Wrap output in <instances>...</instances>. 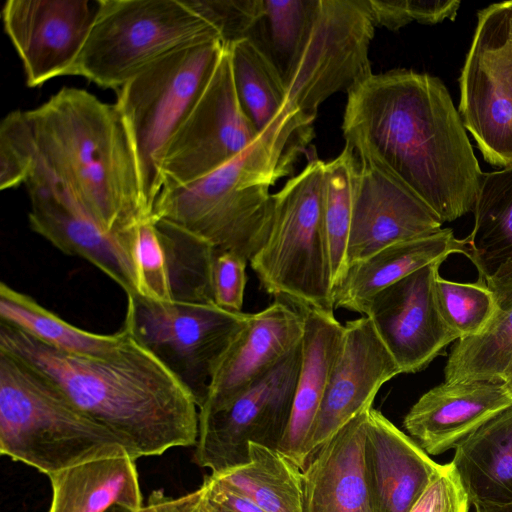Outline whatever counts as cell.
<instances>
[{
  "label": "cell",
  "instance_id": "1",
  "mask_svg": "<svg viewBox=\"0 0 512 512\" xmlns=\"http://www.w3.org/2000/svg\"><path fill=\"white\" fill-rule=\"evenodd\" d=\"M347 94L342 131L359 160L412 191L442 223L473 210L484 172L440 78L396 69Z\"/></svg>",
  "mask_w": 512,
  "mask_h": 512
},
{
  "label": "cell",
  "instance_id": "2",
  "mask_svg": "<svg viewBox=\"0 0 512 512\" xmlns=\"http://www.w3.org/2000/svg\"><path fill=\"white\" fill-rule=\"evenodd\" d=\"M0 351L54 384L135 460L196 445L199 411L195 399L130 335L117 353L97 358L63 352L0 322Z\"/></svg>",
  "mask_w": 512,
  "mask_h": 512
},
{
  "label": "cell",
  "instance_id": "3",
  "mask_svg": "<svg viewBox=\"0 0 512 512\" xmlns=\"http://www.w3.org/2000/svg\"><path fill=\"white\" fill-rule=\"evenodd\" d=\"M25 117L32 168L63 185L105 230L128 232L151 217L133 145L116 104L102 102L86 90L63 87L41 106L25 111Z\"/></svg>",
  "mask_w": 512,
  "mask_h": 512
},
{
  "label": "cell",
  "instance_id": "4",
  "mask_svg": "<svg viewBox=\"0 0 512 512\" xmlns=\"http://www.w3.org/2000/svg\"><path fill=\"white\" fill-rule=\"evenodd\" d=\"M313 121L297 109L290 110L217 170L181 186L162 188L151 218L249 261L269 230L273 209L270 188L291 174L299 156L307 152Z\"/></svg>",
  "mask_w": 512,
  "mask_h": 512
},
{
  "label": "cell",
  "instance_id": "5",
  "mask_svg": "<svg viewBox=\"0 0 512 512\" xmlns=\"http://www.w3.org/2000/svg\"><path fill=\"white\" fill-rule=\"evenodd\" d=\"M374 28L368 0H262L248 38L275 66L289 106L315 119L327 98L373 74Z\"/></svg>",
  "mask_w": 512,
  "mask_h": 512
},
{
  "label": "cell",
  "instance_id": "6",
  "mask_svg": "<svg viewBox=\"0 0 512 512\" xmlns=\"http://www.w3.org/2000/svg\"><path fill=\"white\" fill-rule=\"evenodd\" d=\"M0 452L47 476L128 455L44 376L0 351Z\"/></svg>",
  "mask_w": 512,
  "mask_h": 512
},
{
  "label": "cell",
  "instance_id": "7",
  "mask_svg": "<svg viewBox=\"0 0 512 512\" xmlns=\"http://www.w3.org/2000/svg\"><path fill=\"white\" fill-rule=\"evenodd\" d=\"M325 162L304 169L272 194L266 239L249 260L262 288L298 309L334 314L331 254L323 217Z\"/></svg>",
  "mask_w": 512,
  "mask_h": 512
},
{
  "label": "cell",
  "instance_id": "8",
  "mask_svg": "<svg viewBox=\"0 0 512 512\" xmlns=\"http://www.w3.org/2000/svg\"><path fill=\"white\" fill-rule=\"evenodd\" d=\"M211 41L221 42L218 31L186 0H100L70 75L120 89L165 56Z\"/></svg>",
  "mask_w": 512,
  "mask_h": 512
},
{
  "label": "cell",
  "instance_id": "9",
  "mask_svg": "<svg viewBox=\"0 0 512 512\" xmlns=\"http://www.w3.org/2000/svg\"><path fill=\"white\" fill-rule=\"evenodd\" d=\"M225 48L211 41L175 51L119 89L116 105L133 145L150 216L163 188L166 149L204 92Z\"/></svg>",
  "mask_w": 512,
  "mask_h": 512
},
{
  "label": "cell",
  "instance_id": "10",
  "mask_svg": "<svg viewBox=\"0 0 512 512\" xmlns=\"http://www.w3.org/2000/svg\"><path fill=\"white\" fill-rule=\"evenodd\" d=\"M248 317L215 304L160 302L135 293L127 295L123 328L174 375L199 408Z\"/></svg>",
  "mask_w": 512,
  "mask_h": 512
},
{
  "label": "cell",
  "instance_id": "11",
  "mask_svg": "<svg viewBox=\"0 0 512 512\" xmlns=\"http://www.w3.org/2000/svg\"><path fill=\"white\" fill-rule=\"evenodd\" d=\"M458 112L484 160L512 165V1L478 11L459 77Z\"/></svg>",
  "mask_w": 512,
  "mask_h": 512
},
{
  "label": "cell",
  "instance_id": "12",
  "mask_svg": "<svg viewBox=\"0 0 512 512\" xmlns=\"http://www.w3.org/2000/svg\"><path fill=\"white\" fill-rule=\"evenodd\" d=\"M301 360L300 342L229 405L198 415L194 461L219 474L248 461L249 442L277 449L289 422Z\"/></svg>",
  "mask_w": 512,
  "mask_h": 512
},
{
  "label": "cell",
  "instance_id": "13",
  "mask_svg": "<svg viewBox=\"0 0 512 512\" xmlns=\"http://www.w3.org/2000/svg\"><path fill=\"white\" fill-rule=\"evenodd\" d=\"M260 135L239 104L226 47L204 92L166 149L163 188L181 186L217 170Z\"/></svg>",
  "mask_w": 512,
  "mask_h": 512
},
{
  "label": "cell",
  "instance_id": "14",
  "mask_svg": "<svg viewBox=\"0 0 512 512\" xmlns=\"http://www.w3.org/2000/svg\"><path fill=\"white\" fill-rule=\"evenodd\" d=\"M25 185L30 198L31 229L65 254L91 262L113 279L126 295L137 293L133 262L136 228L113 233L99 225L46 172L32 168Z\"/></svg>",
  "mask_w": 512,
  "mask_h": 512
},
{
  "label": "cell",
  "instance_id": "15",
  "mask_svg": "<svg viewBox=\"0 0 512 512\" xmlns=\"http://www.w3.org/2000/svg\"><path fill=\"white\" fill-rule=\"evenodd\" d=\"M100 0H8L2 21L29 87L70 75L94 25Z\"/></svg>",
  "mask_w": 512,
  "mask_h": 512
},
{
  "label": "cell",
  "instance_id": "16",
  "mask_svg": "<svg viewBox=\"0 0 512 512\" xmlns=\"http://www.w3.org/2000/svg\"><path fill=\"white\" fill-rule=\"evenodd\" d=\"M441 264H429L382 289L361 309L401 373L424 369L458 340L438 308L435 283Z\"/></svg>",
  "mask_w": 512,
  "mask_h": 512
},
{
  "label": "cell",
  "instance_id": "17",
  "mask_svg": "<svg viewBox=\"0 0 512 512\" xmlns=\"http://www.w3.org/2000/svg\"><path fill=\"white\" fill-rule=\"evenodd\" d=\"M401 374L371 321L363 316L344 325L340 349L305 447L309 458L349 420L373 406L387 381Z\"/></svg>",
  "mask_w": 512,
  "mask_h": 512
},
{
  "label": "cell",
  "instance_id": "18",
  "mask_svg": "<svg viewBox=\"0 0 512 512\" xmlns=\"http://www.w3.org/2000/svg\"><path fill=\"white\" fill-rule=\"evenodd\" d=\"M215 249L200 238L151 217L135 231L137 294L160 302L215 304L211 268Z\"/></svg>",
  "mask_w": 512,
  "mask_h": 512
},
{
  "label": "cell",
  "instance_id": "19",
  "mask_svg": "<svg viewBox=\"0 0 512 512\" xmlns=\"http://www.w3.org/2000/svg\"><path fill=\"white\" fill-rule=\"evenodd\" d=\"M442 224L412 191L369 162L360 160L346 269L387 246L436 233Z\"/></svg>",
  "mask_w": 512,
  "mask_h": 512
},
{
  "label": "cell",
  "instance_id": "20",
  "mask_svg": "<svg viewBox=\"0 0 512 512\" xmlns=\"http://www.w3.org/2000/svg\"><path fill=\"white\" fill-rule=\"evenodd\" d=\"M304 326L303 311L280 299L249 314L218 365L198 415L229 405L270 372L301 342Z\"/></svg>",
  "mask_w": 512,
  "mask_h": 512
},
{
  "label": "cell",
  "instance_id": "21",
  "mask_svg": "<svg viewBox=\"0 0 512 512\" xmlns=\"http://www.w3.org/2000/svg\"><path fill=\"white\" fill-rule=\"evenodd\" d=\"M511 406L503 381L443 382L418 399L403 426L428 455H438Z\"/></svg>",
  "mask_w": 512,
  "mask_h": 512
},
{
  "label": "cell",
  "instance_id": "22",
  "mask_svg": "<svg viewBox=\"0 0 512 512\" xmlns=\"http://www.w3.org/2000/svg\"><path fill=\"white\" fill-rule=\"evenodd\" d=\"M365 466L374 512H409L442 468L373 406L366 424Z\"/></svg>",
  "mask_w": 512,
  "mask_h": 512
},
{
  "label": "cell",
  "instance_id": "23",
  "mask_svg": "<svg viewBox=\"0 0 512 512\" xmlns=\"http://www.w3.org/2000/svg\"><path fill=\"white\" fill-rule=\"evenodd\" d=\"M370 408L349 420L309 458L302 470L303 512H374L365 466Z\"/></svg>",
  "mask_w": 512,
  "mask_h": 512
},
{
  "label": "cell",
  "instance_id": "24",
  "mask_svg": "<svg viewBox=\"0 0 512 512\" xmlns=\"http://www.w3.org/2000/svg\"><path fill=\"white\" fill-rule=\"evenodd\" d=\"M301 310L305 316L301 366L289 422L277 449L303 470L307 439L340 349L344 325L334 314Z\"/></svg>",
  "mask_w": 512,
  "mask_h": 512
},
{
  "label": "cell",
  "instance_id": "25",
  "mask_svg": "<svg viewBox=\"0 0 512 512\" xmlns=\"http://www.w3.org/2000/svg\"><path fill=\"white\" fill-rule=\"evenodd\" d=\"M466 256L496 301L512 291V165L483 173Z\"/></svg>",
  "mask_w": 512,
  "mask_h": 512
},
{
  "label": "cell",
  "instance_id": "26",
  "mask_svg": "<svg viewBox=\"0 0 512 512\" xmlns=\"http://www.w3.org/2000/svg\"><path fill=\"white\" fill-rule=\"evenodd\" d=\"M455 253L466 255V243L449 228L387 246L347 267L334 287L335 308L361 313L365 302L382 289Z\"/></svg>",
  "mask_w": 512,
  "mask_h": 512
},
{
  "label": "cell",
  "instance_id": "27",
  "mask_svg": "<svg viewBox=\"0 0 512 512\" xmlns=\"http://www.w3.org/2000/svg\"><path fill=\"white\" fill-rule=\"evenodd\" d=\"M451 463L474 506L512 503V406L455 447Z\"/></svg>",
  "mask_w": 512,
  "mask_h": 512
},
{
  "label": "cell",
  "instance_id": "28",
  "mask_svg": "<svg viewBox=\"0 0 512 512\" xmlns=\"http://www.w3.org/2000/svg\"><path fill=\"white\" fill-rule=\"evenodd\" d=\"M49 512H106L114 505L143 507L136 460L129 455L86 462L48 476Z\"/></svg>",
  "mask_w": 512,
  "mask_h": 512
},
{
  "label": "cell",
  "instance_id": "29",
  "mask_svg": "<svg viewBox=\"0 0 512 512\" xmlns=\"http://www.w3.org/2000/svg\"><path fill=\"white\" fill-rule=\"evenodd\" d=\"M0 322L58 350L87 357H109L117 353L129 337L123 327L107 335L75 327L4 282L0 283Z\"/></svg>",
  "mask_w": 512,
  "mask_h": 512
},
{
  "label": "cell",
  "instance_id": "30",
  "mask_svg": "<svg viewBox=\"0 0 512 512\" xmlns=\"http://www.w3.org/2000/svg\"><path fill=\"white\" fill-rule=\"evenodd\" d=\"M211 475L266 512H303L302 469L278 449L249 442L246 463Z\"/></svg>",
  "mask_w": 512,
  "mask_h": 512
},
{
  "label": "cell",
  "instance_id": "31",
  "mask_svg": "<svg viewBox=\"0 0 512 512\" xmlns=\"http://www.w3.org/2000/svg\"><path fill=\"white\" fill-rule=\"evenodd\" d=\"M239 104L259 134L274 127L292 109L286 87L269 58L249 38L228 47Z\"/></svg>",
  "mask_w": 512,
  "mask_h": 512
},
{
  "label": "cell",
  "instance_id": "32",
  "mask_svg": "<svg viewBox=\"0 0 512 512\" xmlns=\"http://www.w3.org/2000/svg\"><path fill=\"white\" fill-rule=\"evenodd\" d=\"M479 335L459 339L447 360L445 382L503 381L512 363V291Z\"/></svg>",
  "mask_w": 512,
  "mask_h": 512
},
{
  "label": "cell",
  "instance_id": "33",
  "mask_svg": "<svg viewBox=\"0 0 512 512\" xmlns=\"http://www.w3.org/2000/svg\"><path fill=\"white\" fill-rule=\"evenodd\" d=\"M359 167L360 160L348 145L336 158L325 162L324 166L323 217L330 247L334 287L346 270V248Z\"/></svg>",
  "mask_w": 512,
  "mask_h": 512
},
{
  "label": "cell",
  "instance_id": "34",
  "mask_svg": "<svg viewBox=\"0 0 512 512\" xmlns=\"http://www.w3.org/2000/svg\"><path fill=\"white\" fill-rule=\"evenodd\" d=\"M435 292L440 314L458 340L481 334L497 310L493 292L478 281L460 283L439 275Z\"/></svg>",
  "mask_w": 512,
  "mask_h": 512
},
{
  "label": "cell",
  "instance_id": "35",
  "mask_svg": "<svg viewBox=\"0 0 512 512\" xmlns=\"http://www.w3.org/2000/svg\"><path fill=\"white\" fill-rule=\"evenodd\" d=\"M33 165L32 145L25 111H12L0 125V188L25 184Z\"/></svg>",
  "mask_w": 512,
  "mask_h": 512
},
{
  "label": "cell",
  "instance_id": "36",
  "mask_svg": "<svg viewBox=\"0 0 512 512\" xmlns=\"http://www.w3.org/2000/svg\"><path fill=\"white\" fill-rule=\"evenodd\" d=\"M375 26L398 31L412 21L434 25L455 20L458 0H368Z\"/></svg>",
  "mask_w": 512,
  "mask_h": 512
},
{
  "label": "cell",
  "instance_id": "37",
  "mask_svg": "<svg viewBox=\"0 0 512 512\" xmlns=\"http://www.w3.org/2000/svg\"><path fill=\"white\" fill-rule=\"evenodd\" d=\"M186 1L215 27L225 47L249 36L262 9V0Z\"/></svg>",
  "mask_w": 512,
  "mask_h": 512
},
{
  "label": "cell",
  "instance_id": "38",
  "mask_svg": "<svg viewBox=\"0 0 512 512\" xmlns=\"http://www.w3.org/2000/svg\"><path fill=\"white\" fill-rule=\"evenodd\" d=\"M246 264L247 260L234 252L215 249L211 283L213 301L221 309L242 312L247 282Z\"/></svg>",
  "mask_w": 512,
  "mask_h": 512
},
{
  "label": "cell",
  "instance_id": "39",
  "mask_svg": "<svg viewBox=\"0 0 512 512\" xmlns=\"http://www.w3.org/2000/svg\"><path fill=\"white\" fill-rule=\"evenodd\" d=\"M470 500L450 462L442 465L409 512H468Z\"/></svg>",
  "mask_w": 512,
  "mask_h": 512
},
{
  "label": "cell",
  "instance_id": "40",
  "mask_svg": "<svg viewBox=\"0 0 512 512\" xmlns=\"http://www.w3.org/2000/svg\"><path fill=\"white\" fill-rule=\"evenodd\" d=\"M201 486L213 512H266L247 496L222 483L213 475L205 477Z\"/></svg>",
  "mask_w": 512,
  "mask_h": 512
},
{
  "label": "cell",
  "instance_id": "41",
  "mask_svg": "<svg viewBox=\"0 0 512 512\" xmlns=\"http://www.w3.org/2000/svg\"><path fill=\"white\" fill-rule=\"evenodd\" d=\"M140 512H213L201 486L198 490L181 496L170 498L160 490L154 491L148 503Z\"/></svg>",
  "mask_w": 512,
  "mask_h": 512
},
{
  "label": "cell",
  "instance_id": "42",
  "mask_svg": "<svg viewBox=\"0 0 512 512\" xmlns=\"http://www.w3.org/2000/svg\"><path fill=\"white\" fill-rule=\"evenodd\" d=\"M475 512H512V503L504 506H475Z\"/></svg>",
  "mask_w": 512,
  "mask_h": 512
},
{
  "label": "cell",
  "instance_id": "43",
  "mask_svg": "<svg viewBox=\"0 0 512 512\" xmlns=\"http://www.w3.org/2000/svg\"><path fill=\"white\" fill-rule=\"evenodd\" d=\"M503 382L505 384V387H506L508 393L512 397V363L505 374Z\"/></svg>",
  "mask_w": 512,
  "mask_h": 512
},
{
  "label": "cell",
  "instance_id": "44",
  "mask_svg": "<svg viewBox=\"0 0 512 512\" xmlns=\"http://www.w3.org/2000/svg\"><path fill=\"white\" fill-rule=\"evenodd\" d=\"M106 512H133L123 506L120 505H114L111 508H109Z\"/></svg>",
  "mask_w": 512,
  "mask_h": 512
}]
</instances>
